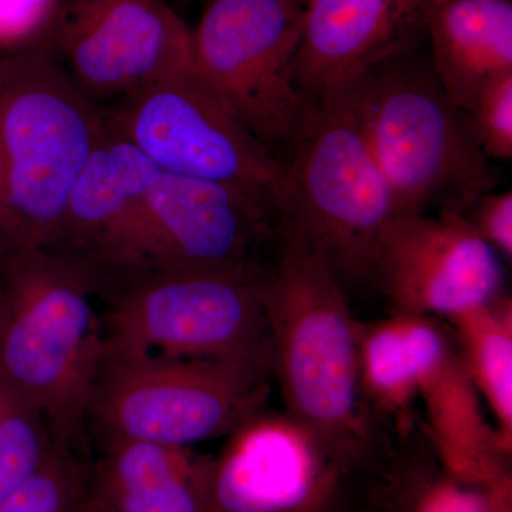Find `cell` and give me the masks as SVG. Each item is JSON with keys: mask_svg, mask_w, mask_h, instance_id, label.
<instances>
[{"mask_svg": "<svg viewBox=\"0 0 512 512\" xmlns=\"http://www.w3.org/2000/svg\"><path fill=\"white\" fill-rule=\"evenodd\" d=\"M56 443L45 417L0 387V504L35 476Z\"/></svg>", "mask_w": 512, "mask_h": 512, "instance_id": "20", "label": "cell"}, {"mask_svg": "<svg viewBox=\"0 0 512 512\" xmlns=\"http://www.w3.org/2000/svg\"><path fill=\"white\" fill-rule=\"evenodd\" d=\"M278 248L271 198L158 173L124 229L103 293L163 269H264Z\"/></svg>", "mask_w": 512, "mask_h": 512, "instance_id": "9", "label": "cell"}, {"mask_svg": "<svg viewBox=\"0 0 512 512\" xmlns=\"http://www.w3.org/2000/svg\"><path fill=\"white\" fill-rule=\"evenodd\" d=\"M282 163L274 197L279 242L316 256L346 288L369 281L384 234L404 214L340 101L316 106Z\"/></svg>", "mask_w": 512, "mask_h": 512, "instance_id": "6", "label": "cell"}, {"mask_svg": "<svg viewBox=\"0 0 512 512\" xmlns=\"http://www.w3.org/2000/svg\"><path fill=\"white\" fill-rule=\"evenodd\" d=\"M360 390L367 413L399 433L419 427L456 483L504 481L510 453L485 419L453 338L436 318L399 315L359 323Z\"/></svg>", "mask_w": 512, "mask_h": 512, "instance_id": "5", "label": "cell"}, {"mask_svg": "<svg viewBox=\"0 0 512 512\" xmlns=\"http://www.w3.org/2000/svg\"><path fill=\"white\" fill-rule=\"evenodd\" d=\"M92 284L45 249L0 254V387L73 447L89 421L104 353Z\"/></svg>", "mask_w": 512, "mask_h": 512, "instance_id": "4", "label": "cell"}, {"mask_svg": "<svg viewBox=\"0 0 512 512\" xmlns=\"http://www.w3.org/2000/svg\"><path fill=\"white\" fill-rule=\"evenodd\" d=\"M104 128L45 46L0 55V254L52 245Z\"/></svg>", "mask_w": 512, "mask_h": 512, "instance_id": "3", "label": "cell"}, {"mask_svg": "<svg viewBox=\"0 0 512 512\" xmlns=\"http://www.w3.org/2000/svg\"><path fill=\"white\" fill-rule=\"evenodd\" d=\"M295 512H319V510H305V511H295Z\"/></svg>", "mask_w": 512, "mask_h": 512, "instance_id": "29", "label": "cell"}, {"mask_svg": "<svg viewBox=\"0 0 512 512\" xmlns=\"http://www.w3.org/2000/svg\"><path fill=\"white\" fill-rule=\"evenodd\" d=\"M416 512H510V481L471 487L451 481L430 488Z\"/></svg>", "mask_w": 512, "mask_h": 512, "instance_id": "24", "label": "cell"}, {"mask_svg": "<svg viewBox=\"0 0 512 512\" xmlns=\"http://www.w3.org/2000/svg\"><path fill=\"white\" fill-rule=\"evenodd\" d=\"M433 0H311L293 76L318 106L369 67L426 42Z\"/></svg>", "mask_w": 512, "mask_h": 512, "instance_id": "14", "label": "cell"}, {"mask_svg": "<svg viewBox=\"0 0 512 512\" xmlns=\"http://www.w3.org/2000/svg\"><path fill=\"white\" fill-rule=\"evenodd\" d=\"M265 269H163L106 293L104 353L218 360L272 375Z\"/></svg>", "mask_w": 512, "mask_h": 512, "instance_id": "7", "label": "cell"}, {"mask_svg": "<svg viewBox=\"0 0 512 512\" xmlns=\"http://www.w3.org/2000/svg\"><path fill=\"white\" fill-rule=\"evenodd\" d=\"M231 434L211 461L214 512L320 510L336 473L288 417L259 412Z\"/></svg>", "mask_w": 512, "mask_h": 512, "instance_id": "15", "label": "cell"}, {"mask_svg": "<svg viewBox=\"0 0 512 512\" xmlns=\"http://www.w3.org/2000/svg\"><path fill=\"white\" fill-rule=\"evenodd\" d=\"M293 2L298 3V5H301L302 8H306V6L309 5V2H311V0H293Z\"/></svg>", "mask_w": 512, "mask_h": 512, "instance_id": "27", "label": "cell"}, {"mask_svg": "<svg viewBox=\"0 0 512 512\" xmlns=\"http://www.w3.org/2000/svg\"><path fill=\"white\" fill-rule=\"evenodd\" d=\"M107 124L160 173L232 185L274 202L284 163L242 126L198 66L104 109Z\"/></svg>", "mask_w": 512, "mask_h": 512, "instance_id": "11", "label": "cell"}, {"mask_svg": "<svg viewBox=\"0 0 512 512\" xmlns=\"http://www.w3.org/2000/svg\"><path fill=\"white\" fill-rule=\"evenodd\" d=\"M210 461L195 457L190 447L143 440H104L93 477L92 500L156 493L204 473Z\"/></svg>", "mask_w": 512, "mask_h": 512, "instance_id": "19", "label": "cell"}, {"mask_svg": "<svg viewBox=\"0 0 512 512\" xmlns=\"http://www.w3.org/2000/svg\"><path fill=\"white\" fill-rule=\"evenodd\" d=\"M72 450L56 443L35 476L0 504V512H76L87 497L86 478Z\"/></svg>", "mask_w": 512, "mask_h": 512, "instance_id": "21", "label": "cell"}, {"mask_svg": "<svg viewBox=\"0 0 512 512\" xmlns=\"http://www.w3.org/2000/svg\"><path fill=\"white\" fill-rule=\"evenodd\" d=\"M468 224L501 258H512V192L488 191L478 195L463 212Z\"/></svg>", "mask_w": 512, "mask_h": 512, "instance_id": "25", "label": "cell"}, {"mask_svg": "<svg viewBox=\"0 0 512 512\" xmlns=\"http://www.w3.org/2000/svg\"><path fill=\"white\" fill-rule=\"evenodd\" d=\"M56 0H0V55L42 45Z\"/></svg>", "mask_w": 512, "mask_h": 512, "instance_id": "23", "label": "cell"}, {"mask_svg": "<svg viewBox=\"0 0 512 512\" xmlns=\"http://www.w3.org/2000/svg\"><path fill=\"white\" fill-rule=\"evenodd\" d=\"M468 376L510 448L512 441V305L505 295L448 319Z\"/></svg>", "mask_w": 512, "mask_h": 512, "instance_id": "18", "label": "cell"}, {"mask_svg": "<svg viewBox=\"0 0 512 512\" xmlns=\"http://www.w3.org/2000/svg\"><path fill=\"white\" fill-rule=\"evenodd\" d=\"M467 116L485 157L491 161H511L512 74L488 86Z\"/></svg>", "mask_w": 512, "mask_h": 512, "instance_id": "22", "label": "cell"}, {"mask_svg": "<svg viewBox=\"0 0 512 512\" xmlns=\"http://www.w3.org/2000/svg\"><path fill=\"white\" fill-rule=\"evenodd\" d=\"M158 173L156 165L106 121L45 251L73 265L100 293L124 229Z\"/></svg>", "mask_w": 512, "mask_h": 512, "instance_id": "16", "label": "cell"}, {"mask_svg": "<svg viewBox=\"0 0 512 512\" xmlns=\"http://www.w3.org/2000/svg\"><path fill=\"white\" fill-rule=\"evenodd\" d=\"M426 45L369 67L329 99L348 110L404 215L463 214L501 174L448 99Z\"/></svg>", "mask_w": 512, "mask_h": 512, "instance_id": "2", "label": "cell"}, {"mask_svg": "<svg viewBox=\"0 0 512 512\" xmlns=\"http://www.w3.org/2000/svg\"><path fill=\"white\" fill-rule=\"evenodd\" d=\"M90 503H92V501H90ZM92 505H93V503H92ZM93 510H94V512H107V511L100 510V508L94 507V505H93Z\"/></svg>", "mask_w": 512, "mask_h": 512, "instance_id": "28", "label": "cell"}, {"mask_svg": "<svg viewBox=\"0 0 512 512\" xmlns=\"http://www.w3.org/2000/svg\"><path fill=\"white\" fill-rule=\"evenodd\" d=\"M346 289L316 256L281 242L265 269L272 375L286 417L336 474L379 436L360 390L359 322Z\"/></svg>", "mask_w": 512, "mask_h": 512, "instance_id": "1", "label": "cell"}, {"mask_svg": "<svg viewBox=\"0 0 512 512\" xmlns=\"http://www.w3.org/2000/svg\"><path fill=\"white\" fill-rule=\"evenodd\" d=\"M303 19L305 8L293 0H205L192 30L200 72L279 160V151L295 146L316 111L293 76Z\"/></svg>", "mask_w": 512, "mask_h": 512, "instance_id": "10", "label": "cell"}, {"mask_svg": "<svg viewBox=\"0 0 512 512\" xmlns=\"http://www.w3.org/2000/svg\"><path fill=\"white\" fill-rule=\"evenodd\" d=\"M76 512H94L93 505L90 503L89 495L84 498L83 503L79 505V508H77Z\"/></svg>", "mask_w": 512, "mask_h": 512, "instance_id": "26", "label": "cell"}, {"mask_svg": "<svg viewBox=\"0 0 512 512\" xmlns=\"http://www.w3.org/2000/svg\"><path fill=\"white\" fill-rule=\"evenodd\" d=\"M269 376L259 367L218 360L103 355L89 421L104 440L191 448L231 434L262 412Z\"/></svg>", "mask_w": 512, "mask_h": 512, "instance_id": "8", "label": "cell"}, {"mask_svg": "<svg viewBox=\"0 0 512 512\" xmlns=\"http://www.w3.org/2000/svg\"><path fill=\"white\" fill-rule=\"evenodd\" d=\"M500 259L457 212L407 214L384 234L369 281L390 313L450 319L504 295Z\"/></svg>", "mask_w": 512, "mask_h": 512, "instance_id": "13", "label": "cell"}, {"mask_svg": "<svg viewBox=\"0 0 512 512\" xmlns=\"http://www.w3.org/2000/svg\"><path fill=\"white\" fill-rule=\"evenodd\" d=\"M426 37L448 99L466 113L512 74V0H433Z\"/></svg>", "mask_w": 512, "mask_h": 512, "instance_id": "17", "label": "cell"}, {"mask_svg": "<svg viewBox=\"0 0 512 512\" xmlns=\"http://www.w3.org/2000/svg\"><path fill=\"white\" fill-rule=\"evenodd\" d=\"M42 45L101 109L197 66L192 29L164 0H56Z\"/></svg>", "mask_w": 512, "mask_h": 512, "instance_id": "12", "label": "cell"}]
</instances>
